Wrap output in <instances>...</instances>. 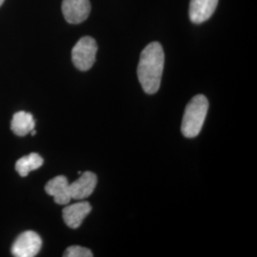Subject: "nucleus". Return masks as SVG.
<instances>
[{
  "instance_id": "nucleus-1",
  "label": "nucleus",
  "mask_w": 257,
  "mask_h": 257,
  "mask_svg": "<svg viewBox=\"0 0 257 257\" xmlns=\"http://www.w3.org/2000/svg\"><path fill=\"white\" fill-rule=\"evenodd\" d=\"M165 55L159 42H152L142 51L138 67V80L144 92L154 94L158 92L164 69Z\"/></svg>"
},
{
  "instance_id": "nucleus-2",
  "label": "nucleus",
  "mask_w": 257,
  "mask_h": 257,
  "mask_svg": "<svg viewBox=\"0 0 257 257\" xmlns=\"http://www.w3.org/2000/svg\"><path fill=\"white\" fill-rule=\"evenodd\" d=\"M208 109L209 101L203 94L195 95L188 103L181 124V132L185 138H196L200 134Z\"/></svg>"
},
{
  "instance_id": "nucleus-3",
  "label": "nucleus",
  "mask_w": 257,
  "mask_h": 257,
  "mask_svg": "<svg viewBox=\"0 0 257 257\" xmlns=\"http://www.w3.org/2000/svg\"><path fill=\"white\" fill-rule=\"evenodd\" d=\"M97 49L96 41L92 37L80 38L72 51V59L75 68L82 72L90 70L94 64Z\"/></svg>"
},
{
  "instance_id": "nucleus-4",
  "label": "nucleus",
  "mask_w": 257,
  "mask_h": 257,
  "mask_svg": "<svg viewBox=\"0 0 257 257\" xmlns=\"http://www.w3.org/2000/svg\"><path fill=\"white\" fill-rule=\"evenodd\" d=\"M42 240L36 231L26 230L16 239L12 247V253L16 257H34L39 252Z\"/></svg>"
},
{
  "instance_id": "nucleus-5",
  "label": "nucleus",
  "mask_w": 257,
  "mask_h": 257,
  "mask_svg": "<svg viewBox=\"0 0 257 257\" xmlns=\"http://www.w3.org/2000/svg\"><path fill=\"white\" fill-rule=\"evenodd\" d=\"M62 13L67 22L71 24L82 23L91 13L90 0H63Z\"/></svg>"
},
{
  "instance_id": "nucleus-6",
  "label": "nucleus",
  "mask_w": 257,
  "mask_h": 257,
  "mask_svg": "<svg viewBox=\"0 0 257 257\" xmlns=\"http://www.w3.org/2000/svg\"><path fill=\"white\" fill-rule=\"evenodd\" d=\"M97 184V177L92 172H85L80 177L70 184V193L72 199L82 200L88 198L94 191Z\"/></svg>"
},
{
  "instance_id": "nucleus-7",
  "label": "nucleus",
  "mask_w": 257,
  "mask_h": 257,
  "mask_svg": "<svg viewBox=\"0 0 257 257\" xmlns=\"http://www.w3.org/2000/svg\"><path fill=\"white\" fill-rule=\"evenodd\" d=\"M92 211V206L87 201L75 203L67 206L63 209L62 216L66 225L71 229H77L82 224L83 220Z\"/></svg>"
},
{
  "instance_id": "nucleus-8",
  "label": "nucleus",
  "mask_w": 257,
  "mask_h": 257,
  "mask_svg": "<svg viewBox=\"0 0 257 257\" xmlns=\"http://www.w3.org/2000/svg\"><path fill=\"white\" fill-rule=\"evenodd\" d=\"M45 191L54 197L55 202L58 205H67L72 199L70 184L64 175H58L51 179L45 186Z\"/></svg>"
},
{
  "instance_id": "nucleus-9",
  "label": "nucleus",
  "mask_w": 257,
  "mask_h": 257,
  "mask_svg": "<svg viewBox=\"0 0 257 257\" xmlns=\"http://www.w3.org/2000/svg\"><path fill=\"white\" fill-rule=\"evenodd\" d=\"M218 0H191L189 15L193 23L201 24L211 19L215 12Z\"/></svg>"
},
{
  "instance_id": "nucleus-10",
  "label": "nucleus",
  "mask_w": 257,
  "mask_h": 257,
  "mask_svg": "<svg viewBox=\"0 0 257 257\" xmlns=\"http://www.w3.org/2000/svg\"><path fill=\"white\" fill-rule=\"evenodd\" d=\"M36 121L29 112L20 110L14 114L11 122V128L18 137H25L35 128Z\"/></svg>"
},
{
  "instance_id": "nucleus-11",
  "label": "nucleus",
  "mask_w": 257,
  "mask_h": 257,
  "mask_svg": "<svg viewBox=\"0 0 257 257\" xmlns=\"http://www.w3.org/2000/svg\"><path fill=\"white\" fill-rule=\"evenodd\" d=\"M44 160L41 156L36 153H32L26 156L21 157L16 163V170L20 176L25 177L30 172L39 169L43 165Z\"/></svg>"
},
{
  "instance_id": "nucleus-12",
  "label": "nucleus",
  "mask_w": 257,
  "mask_h": 257,
  "mask_svg": "<svg viewBox=\"0 0 257 257\" xmlns=\"http://www.w3.org/2000/svg\"><path fill=\"white\" fill-rule=\"evenodd\" d=\"M65 257H92V250L81 246H71L65 250Z\"/></svg>"
},
{
  "instance_id": "nucleus-13",
  "label": "nucleus",
  "mask_w": 257,
  "mask_h": 257,
  "mask_svg": "<svg viewBox=\"0 0 257 257\" xmlns=\"http://www.w3.org/2000/svg\"><path fill=\"white\" fill-rule=\"evenodd\" d=\"M31 135H32V136H33V137H35V136H36V135H37V132H36V130H35V128H34V130H32V131H31Z\"/></svg>"
},
{
  "instance_id": "nucleus-14",
  "label": "nucleus",
  "mask_w": 257,
  "mask_h": 257,
  "mask_svg": "<svg viewBox=\"0 0 257 257\" xmlns=\"http://www.w3.org/2000/svg\"><path fill=\"white\" fill-rule=\"evenodd\" d=\"M3 2H4V0H0V6L3 4Z\"/></svg>"
}]
</instances>
